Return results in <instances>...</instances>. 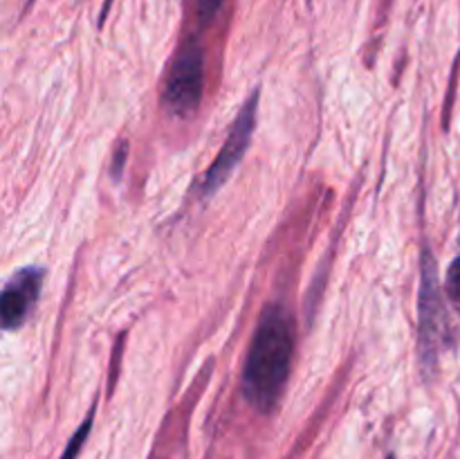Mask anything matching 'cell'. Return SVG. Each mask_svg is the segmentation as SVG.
Instances as JSON below:
<instances>
[{
	"label": "cell",
	"mask_w": 460,
	"mask_h": 459,
	"mask_svg": "<svg viewBox=\"0 0 460 459\" xmlns=\"http://www.w3.org/2000/svg\"><path fill=\"white\" fill-rule=\"evenodd\" d=\"M126 156H128V142H121L119 148H117V153H115V162H112V178L115 180H119L121 169H124Z\"/></svg>",
	"instance_id": "obj_9"
},
{
	"label": "cell",
	"mask_w": 460,
	"mask_h": 459,
	"mask_svg": "<svg viewBox=\"0 0 460 459\" xmlns=\"http://www.w3.org/2000/svg\"><path fill=\"white\" fill-rule=\"evenodd\" d=\"M259 90H254V93L247 97V102L243 104L236 120H234L232 129H229L227 140H225V144L220 147L218 156H216V160L211 162V166L207 169L205 180H202L200 187L205 198L214 196V194L227 183L229 176H232L234 169L241 165L243 156H245L247 148H250L252 135H254L256 130V120H259Z\"/></svg>",
	"instance_id": "obj_3"
},
{
	"label": "cell",
	"mask_w": 460,
	"mask_h": 459,
	"mask_svg": "<svg viewBox=\"0 0 460 459\" xmlns=\"http://www.w3.org/2000/svg\"><path fill=\"white\" fill-rule=\"evenodd\" d=\"M418 313H420L418 351H420L422 363H431V360H436V354L445 345V336H447V306H445L443 295H440L438 270H436L434 252L429 248H425V252H422Z\"/></svg>",
	"instance_id": "obj_2"
},
{
	"label": "cell",
	"mask_w": 460,
	"mask_h": 459,
	"mask_svg": "<svg viewBox=\"0 0 460 459\" xmlns=\"http://www.w3.org/2000/svg\"><path fill=\"white\" fill-rule=\"evenodd\" d=\"M202 86H205V54L198 40L191 39L180 50L166 76L164 93H162L164 106L178 117L191 115L200 106Z\"/></svg>",
	"instance_id": "obj_4"
},
{
	"label": "cell",
	"mask_w": 460,
	"mask_h": 459,
	"mask_svg": "<svg viewBox=\"0 0 460 459\" xmlns=\"http://www.w3.org/2000/svg\"><path fill=\"white\" fill-rule=\"evenodd\" d=\"M445 292H447V300L452 302V306L460 315V256L454 259V264L449 266L447 273V284H445Z\"/></svg>",
	"instance_id": "obj_7"
},
{
	"label": "cell",
	"mask_w": 460,
	"mask_h": 459,
	"mask_svg": "<svg viewBox=\"0 0 460 459\" xmlns=\"http://www.w3.org/2000/svg\"><path fill=\"white\" fill-rule=\"evenodd\" d=\"M43 268L27 266L4 284L3 295H0V318L7 331H13L27 322L43 288Z\"/></svg>",
	"instance_id": "obj_5"
},
{
	"label": "cell",
	"mask_w": 460,
	"mask_h": 459,
	"mask_svg": "<svg viewBox=\"0 0 460 459\" xmlns=\"http://www.w3.org/2000/svg\"><path fill=\"white\" fill-rule=\"evenodd\" d=\"M386 459H394V457H386Z\"/></svg>",
	"instance_id": "obj_11"
},
{
	"label": "cell",
	"mask_w": 460,
	"mask_h": 459,
	"mask_svg": "<svg viewBox=\"0 0 460 459\" xmlns=\"http://www.w3.org/2000/svg\"><path fill=\"white\" fill-rule=\"evenodd\" d=\"M295 356V327L283 304L261 313L243 369V394L259 412H272L286 392Z\"/></svg>",
	"instance_id": "obj_1"
},
{
	"label": "cell",
	"mask_w": 460,
	"mask_h": 459,
	"mask_svg": "<svg viewBox=\"0 0 460 459\" xmlns=\"http://www.w3.org/2000/svg\"><path fill=\"white\" fill-rule=\"evenodd\" d=\"M93 421H94V408H93V412H90L88 417H85V421L81 423L79 430L75 432V436H72V439H70V444H67L66 453L61 454V459H76V454L81 453V446L85 444V439H88L90 430H93Z\"/></svg>",
	"instance_id": "obj_6"
},
{
	"label": "cell",
	"mask_w": 460,
	"mask_h": 459,
	"mask_svg": "<svg viewBox=\"0 0 460 459\" xmlns=\"http://www.w3.org/2000/svg\"><path fill=\"white\" fill-rule=\"evenodd\" d=\"M225 0H198V16L205 25H209L216 16H218L220 7H223Z\"/></svg>",
	"instance_id": "obj_8"
},
{
	"label": "cell",
	"mask_w": 460,
	"mask_h": 459,
	"mask_svg": "<svg viewBox=\"0 0 460 459\" xmlns=\"http://www.w3.org/2000/svg\"><path fill=\"white\" fill-rule=\"evenodd\" d=\"M31 3H34V0H30V4H31Z\"/></svg>",
	"instance_id": "obj_10"
}]
</instances>
